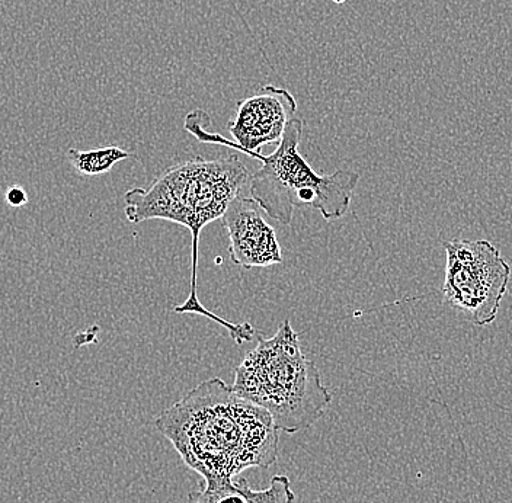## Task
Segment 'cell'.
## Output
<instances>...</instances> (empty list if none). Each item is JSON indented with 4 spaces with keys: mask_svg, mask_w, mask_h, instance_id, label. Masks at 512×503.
I'll return each mask as SVG.
<instances>
[{
    "mask_svg": "<svg viewBox=\"0 0 512 503\" xmlns=\"http://www.w3.org/2000/svg\"><path fill=\"white\" fill-rule=\"evenodd\" d=\"M203 482L235 480L277 461L281 432L270 413L240 397L222 378L203 381L155 422Z\"/></svg>",
    "mask_w": 512,
    "mask_h": 503,
    "instance_id": "obj_1",
    "label": "cell"
},
{
    "mask_svg": "<svg viewBox=\"0 0 512 503\" xmlns=\"http://www.w3.org/2000/svg\"><path fill=\"white\" fill-rule=\"evenodd\" d=\"M251 173L238 155L227 158H192L166 169L152 187L133 188L124 195V213L131 223L166 220L190 230L192 240L190 296L174 310L179 315H198L223 326L238 345L254 341L251 323H232L207 310L198 299V243L207 224L222 219L227 207L251 181Z\"/></svg>",
    "mask_w": 512,
    "mask_h": 503,
    "instance_id": "obj_2",
    "label": "cell"
},
{
    "mask_svg": "<svg viewBox=\"0 0 512 503\" xmlns=\"http://www.w3.org/2000/svg\"><path fill=\"white\" fill-rule=\"evenodd\" d=\"M258 345L235 371L232 389L270 413L275 428L296 434L325 415L332 394L322 383L318 365L307 360L299 333L284 320L272 338L256 333Z\"/></svg>",
    "mask_w": 512,
    "mask_h": 503,
    "instance_id": "obj_3",
    "label": "cell"
},
{
    "mask_svg": "<svg viewBox=\"0 0 512 503\" xmlns=\"http://www.w3.org/2000/svg\"><path fill=\"white\" fill-rule=\"evenodd\" d=\"M303 128L302 118L294 117L275 152L268 156L246 153L262 165L249 181L252 198L268 217L284 226L291 223L299 205L315 208L326 221L341 219L350 210L352 192L361 178L354 171L316 172L299 152Z\"/></svg>",
    "mask_w": 512,
    "mask_h": 503,
    "instance_id": "obj_4",
    "label": "cell"
},
{
    "mask_svg": "<svg viewBox=\"0 0 512 503\" xmlns=\"http://www.w3.org/2000/svg\"><path fill=\"white\" fill-rule=\"evenodd\" d=\"M444 249V301L473 325H491L507 294L510 265L488 240L451 239Z\"/></svg>",
    "mask_w": 512,
    "mask_h": 503,
    "instance_id": "obj_5",
    "label": "cell"
},
{
    "mask_svg": "<svg viewBox=\"0 0 512 503\" xmlns=\"http://www.w3.org/2000/svg\"><path fill=\"white\" fill-rule=\"evenodd\" d=\"M297 102L287 89L267 85L258 94L242 99L236 105L235 117L229 121L233 140L211 133L210 117L194 110L185 117L184 128L198 142L232 147L236 152H259L265 144L280 142L287 124L296 117Z\"/></svg>",
    "mask_w": 512,
    "mask_h": 503,
    "instance_id": "obj_6",
    "label": "cell"
},
{
    "mask_svg": "<svg viewBox=\"0 0 512 503\" xmlns=\"http://www.w3.org/2000/svg\"><path fill=\"white\" fill-rule=\"evenodd\" d=\"M222 221L229 235V258L233 264L246 269L283 264L277 233L254 198L239 195L227 207Z\"/></svg>",
    "mask_w": 512,
    "mask_h": 503,
    "instance_id": "obj_7",
    "label": "cell"
},
{
    "mask_svg": "<svg viewBox=\"0 0 512 503\" xmlns=\"http://www.w3.org/2000/svg\"><path fill=\"white\" fill-rule=\"evenodd\" d=\"M131 153L117 146L99 147L95 150L70 149L67 153L70 165L85 176H99L108 173L117 165L130 158Z\"/></svg>",
    "mask_w": 512,
    "mask_h": 503,
    "instance_id": "obj_8",
    "label": "cell"
},
{
    "mask_svg": "<svg viewBox=\"0 0 512 503\" xmlns=\"http://www.w3.org/2000/svg\"><path fill=\"white\" fill-rule=\"evenodd\" d=\"M248 496L252 503H294L296 501L290 479L281 474L272 477L268 489L258 492L248 486Z\"/></svg>",
    "mask_w": 512,
    "mask_h": 503,
    "instance_id": "obj_9",
    "label": "cell"
},
{
    "mask_svg": "<svg viewBox=\"0 0 512 503\" xmlns=\"http://www.w3.org/2000/svg\"><path fill=\"white\" fill-rule=\"evenodd\" d=\"M6 203L11 207L19 208L24 207L28 203V194L24 188L11 187L6 191Z\"/></svg>",
    "mask_w": 512,
    "mask_h": 503,
    "instance_id": "obj_10",
    "label": "cell"
},
{
    "mask_svg": "<svg viewBox=\"0 0 512 503\" xmlns=\"http://www.w3.org/2000/svg\"><path fill=\"white\" fill-rule=\"evenodd\" d=\"M213 499V490L207 483L203 482V486L200 489L191 492L188 496V503H211Z\"/></svg>",
    "mask_w": 512,
    "mask_h": 503,
    "instance_id": "obj_11",
    "label": "cell"
}]
</instances>
